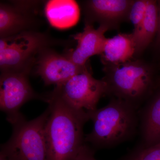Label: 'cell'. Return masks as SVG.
Segmentation results:
<instances>
[{"mask_svg": "<svg viewBox=\"0 0 160 160\" xmlns=\"http://www.w3.org/2000/svg\"><path fill=\"white\" fill-rule=\"evenodd\" d=\"M134 1L90 0L85 2V22H98L109 29H116L120 23L129 20V11Z\"/></svg>", "mask_w": 160, "mask_h": 160, "instance_id": "9c48e42d", "label": "cell"}, {"mask_svg": "<svg viewBox=\"0 0 160 160\" xmlns=\"http://www.w3.org/2000/svg\"><path fill=\"white\" fill-rule=\"evenodd\" d=\"M49 48L40 52L34 63L36 73L46 86L61 85L89 67L88 64L78 66L65 54H59Z\"/></svg>", "mask_w": 160, "mask_h": 160, "instance_id": "ba28073f", "label": "cell"}, {"mask_svg": "<svg viewBox=\"0 0 160 160\" xmlns=\"http://www.w3.org/2000/svg\"><path fill=\"white\" fill-rule=\"evenodd\" d=\"M50 93L72 108L88 112L97 109L100 98L108 93V86L103 79L98 80L93 78L89 67L62 84L55 86Z\"/></svg>", "mask_w": 160, "mask_h": 160, "instance_id": "8992f818", "label": "cell"}, {"mask_svg": "<svg viewBox=\"0 0 160 160\" xmlns=\"http://www.w3.org/2000/svg\"><path fill=\"white\" fill-rule=\"evenodd\" d=\"M53 44L54 41L47 35L34 30L1 38V72H30L40 52Z\"/></svg>", "mask_w": 160, "mask_h": 160, "instance_id": "5b68a950", "label": "cell"}, {"mask_svg": "<svg viewBox=\"0 0 160 160\" xmlns=\"http://www.w3.org/2000/svg\"><path fill=\"white\" fill-rule=\"evenodd\" d=\"M123 160H160V142L152 146H141Z\"/></svg>", "mask_w": 160, "mask_h": 160, "instance_id": "e0dca14e", "label": "cell"}, {"mask_svg": "<svg viewBox=\"0 0 160 160\" xmlns=\"http://www.w3.org/2000/svg\"><path fill=\"white\" fill-rule=\"evenodd\" d=\"M47 19L51 25L60 29L74 26L79 19L80 11L73 1H50L45 8Z\"/></svg>", "mask_w": 160, "mask_h": 160, "instance_id": "5bb4252c", "label": "cell"}, {"mask_svg": "<svg viewBox=\"0 0 160 160\" xmlns=\"http://www.w3.org/2000/svg\"><path fill=\"white\" fill-rule=\"evenodd\" d=\"M0 160H10L3 154H0Z\"/></svg>", "mask_w": 160, "mask_h": 160, "instance_id": "ffe728a7", "label": "cell"}, {"mask_svg": "<svg viewBox=\"0 0 160 160\" xmlns=\"http://www.w3.org/2000/svg\"><path fill=\"white\" fill-rule=\"evenodd\" d=\"M27 72H2L0 77V108L6 115V120L14 125L24 118L21 107L34 99L46 102V96L36 93L28 79Z\"/></svg>", "mask_w": 160, "mask_h": 160, "instance_id": "52a82bcc", "label": "cell"}, {"mask_svg": "<svg viewBox=\"0 0 160 160\" xmlns=\"http://www.w3.org/2000/svg\"><path fill=\"white\" fill-rule=\"evenodd\" d=\"M139 114L142 144L148 147L160 142V91L149 100Z\"/></svg>", "mask_w": 160, "mask_h": 160, "instance_id": "4fadbf2b", "label": "cell"}, {"mask_svg": "<svg viewBox=\"0 0 160 160\" xmlns=\"http://www.w3.org/2000/svg\"><path fill=\"white\" fill-rule=\"evenodd\" d=\"M157 85L158 86H160V78L158 80L157 84Z\"/></svg>", "mask_w": 160, "mask_h": 160, "instance_id": "44dd1931", "label": "cell"}, {"mask_svg": "<svg viewBox=\"0 0 160 160\" xmlns=\"http://www.w3.org/2000/svg\"><path fill=\"white\" fill-rule=\"evenodd\" d=\"M109 30L104 26L95 29L93 24L85 22L83 31L72 36L77 42L76 47L64 54L78 66H86L89 58L102 53L107 38L105 33Z\"/></svg>", "mask_w": 160, "mask_h": 160, "instance_id": "8fae6325", "label": "cell"}, {"mask_svg": "<svg viewBox=\"0 0 160 160\" xmlns=\"http://www.w3.org/2000/svg\"><path fill=\"white\" fill-rule=\"evenodd\" d=\"M137 110L128 102L113 98L105 107L88 112L93 129L85 137V142L102 149L130 139L139 123Z\"/></svg>", "mask_w": 160, "mask_h": 160, "instance_id": "7a4b0ae2", "label": "cell"}, {"mask_svg": "<svg viewBox=\"0 0 160 160\" xmlns=\"http://www.w3.org/2000/svg\"><path fill=\"white\" fill-rule=\"evenodd\" d=\"M148 0L134 1L129 11V20L134 27L132 34L136 40L145 18Z\"/></svg>", "mask_w": 160, "mask_h": 160, "instance_id": "2e32d148", "label": "cell"}, {"mask_svg": "<svg viewBox=\"0 0 160 160\" xmlns=\"http://www.w3.org/2000/svg\"><path fill=\"white\" fill-rule=\"evenodd\" d=\"M34 2H16L0 4V37L12 36L33 30L36 19L31 13Z\"/></svg>", "mask_w": 160, "mask_h": 160, "instance_id": "30bf717a", "label": "cell"}, {"mask_svg": "<svg viewBox=\"0 0 160 160\" xmlns=\"http://www.w3.org/2000/svg\"><path fill=\"white\" fill-rule=\"evenodd\" d=\"M47 96L49 114L45 127L48 160H74L85 144L83 129L89 113L57 97Z\"/></svg>", "mask_w": 160, "mask_h": 160, "instance_id": "6da1fadb", "label": "cell"}, {"mask_svg": "<svg viewBox=\"0 0 160 160\" xmlns=\"http://www.w3.org/2000/svg\"><path fill=\"white\" fill-rule=\"evenodd\" d=\"M108 93L128 102L136 109L153 86L151 67L140 60L104 66Z\"/></svg>", "mask_w": 160, "mask_h": 160, "instance_id": "3957f363", "label": "cell"}, {"mask_svg": "<svg viewBox=\"0 0 160 160\" xmlns=\"http://www.w3.org/2000/svg\"><path fill=\"white\" fill-rule=\"evenodd\" d=\"M49 114L48 108L34 119L23 118L12 125V135L0 154L10 160H48L45 127Z\"/></svg>", "mask_w": 160, "mask_h": 160, "instance_id": "277c9868", "label": "cell"}, {"mask_svg": "<svg viewBox=\"0 0 160 160\" xmlns=\"http://www.w3.org/2000/svg\"><path fill=\"white\" fill-rule=\"evenodd\" d=\"M158 23L157 31V37L156 46L158 49H160V1L158 2Z\"/></svg>", "mask_w": 160, "mask_h": 160, "instance_id": "d6986e66", "label": "cell"}, {"mask_svg": "<svg viewBox=\"0 0 160 160\" xmlns=\"http://www.w3.org/2000/svg\"><path fill=\"white\" fill-rule=\"evenodd\" d=\"M158 23V2L148 0L145 18L136 40V54H141L149 46L157 33Z\"/></svg>", "mask_w": 160, "mask_h": 160, "instance_id": "9a60e30c", "label": "cell"}, {"mask_svg": "<svg viewBox=\"0 0 160 160\" xmlns=\"http://www.w3.org/2000/svg\"><path fill=\"white\" fill-rule=\"evenodd\" d=\"M74 160H97L94 158V151L86 144L80 149Z\"/></svg>", "mask_w": 160, "mask_h": 160, "instance_id": "ac0fdd59", "label": "cell"}, {"mask_svg": "<svg viewBox=\"0 0 160 160\" xmlns=\"http://www.w3.org/2000/svg\"><path fill=\"white\" fill-rule=\"evenodd\" d=\"M135 39L131 33H121L107 38L100 55L104 66L118 65L129 61L136 54Z\"/></svg>", "mask_w": 160, "mask_h": 160, "instance_id": "7c38bea8", "label": "cell"}]
</instances>
